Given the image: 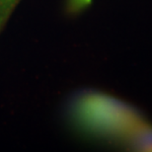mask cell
<instances>
[{
    "label": "cell",
    "instance_id": "6da1fadb",
    "mask_svg": "<svg viewBox=\"0 0 152 152\" xmlns=\"http://www.w3.org/2000/svg\"><path fill=\"white\" fill-rule=\"evenodd\" d=\"M74 124L83 132L118 140L130 150L152 152V124L135 109L100 93H88L71 108Z\"/></svg>",
    "mask_w": 152,
    "mask_h": 152
},
{
    "label": "cell",
    "instance_id": "7a4b0ae2",
    "mask_svg": "<svg viewBox=\"0 0 152 152\" xmlns=\"http://www.w3.org/2000/svg\"><path fill=\"white\" fill-rule=\"evenodd\" d=\"M17 2L18 0H0V26L8 17L10 11Z\"/></svg>",
    "mask_w": 152,
    "mask_h": 152
},
{
    "label": "cell",
    "instance_id": "3957f363",
    "mask_svg": "<svg viewBox=\"0 0 152 152\" xmlns=\"http://www.w3.org/2000/svg\"><path fill=\"white\" fill-rule=\"evenodd\" d=\"M91 2H92V0H68L67 8L72 13H75V12L86 8L87 6L91 4Z\"/></svg>",
    "mask_w": 152,
    "mask_h": 152
}]
</instances>
